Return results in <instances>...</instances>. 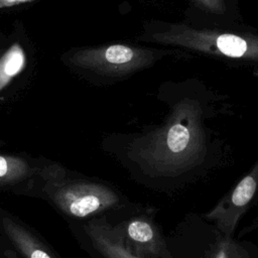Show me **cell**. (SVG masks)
Wrapping results in <instances>:
<instances>
[{
  "instance_id": "obj_1",
  "label": "cell",
  "mask_w": 258,
  "mask_h": 258,
  "mask_svg": "<svg viewBox=\"0 0 258 258\" xmlns=\"http://www.w3.org/2000/svg\"><path fill=\"white\" fill-rule=\"evenodd\" d=\"M205 113L196 99L175 102L159 126L129 140V164L149 179H174L197 170L205 164L211 145Z\"/></svg>"
},
{
  "instance_id": "obj_2",
  "label": "cell",
  "mask_w": 258,
  "mask_h": 258,
  "mask_svg": "<svg viewBox=\"0 0 258 258\" xmlns=\"http://www.w3.org/2000/svg\"><path fill=\"white\" fill-rule=\"evenodd\" d=\"M148 39L214 56L258 62V35L255 34L200 29L173 23L152 33Z\"/></svg>"
},
{
  "instance_id": "obj_3",
  "label": "cell",
  "mask_w": 258,
  "mask_h": 258,
  "mask_svg": "<svg viewBox=\"0 0 258 258\" xmlns=\"http://www.w3.org/2000/svg\"><path fill=\"white\" fill-rule=\"evenodd\" d=\"M173 258H258V247L223 235L209 220L188 218L165 238Z\"/></svg>"
},
{
  "instance_id": "obj_4",
  "label": "cell",
  "mask_w": 258,
  "mask_h": 258,
  "mask_svg": "<svg viewBox=\"0 0 258 258\" xmlns=\"http://www.w3.org/2000/svg\"><path fill=\"white\" fill-rule=\"evenodd\" d=\"M50 198L66 214L87 218L121 205L120 196L108 185L93 181L53 183Z\"/></svg>"
},
{
  "instance_id": "obj_5",
  "label": "cell",
  "mask_w": 258,
  "mask_h": 258,
  "mask_svg": "<svg viewBox=\"0 0 258 258\" xmlns=\"http://www.w3.org/2000/svg\"><path fill=\"white\" fill-rule=\"evenodd\" d=\"M155 58V52L145 47L110 44L79 51L74 62L103 75L126 76L148 68Z\"/></svg>"
},
{
  "instance_id": "obj_6",
  "label": "cell",
  "mask_w": 258,
  "mask_h": 258,
  "mask_svg": "<svg viewBox=\"0 0 258 258\" xmlns=\"http://www.w3.org/2000/svg\"><path fill=\"white\" fill-rule=\"evenodd\" d=\"M258 198V160L252 168L203 217L225 236L232 237L243 215Z\"/></svg>"
},
{
  "instance_id": "obj_7",
  "label": "cell",
  "mask_w": 258,
  "mask_h": 258,
  "mask_svg": "<svg viewBox=\"0 0 258 258\" xmlns=\"http://www.w3.org/2000/svg\"><path fill=\"white\" fill-rule=\"evenodd\" d=\"M126 245L142 258H173L149 214H135L115 226Z\"/></svg>"
},
{
  "instance_id": "obj_8",
  "label": "cell",
  "mask_w": 258,
  "mask_h": 258,
  "mask_svg": "<svg viewBox=\"0 0 258 258\" xmlns=\"http://www.w3.org/2000/svg\"><path fill=\"white\" fill-rule=\"evenodd\" d=\"M86 233L104 258H142L126 245L116 227L104 219L90 222Z\"/></svg>"
},
{
  "instance_id": "obj_9",
  "label": "cell",
  "mask_w": 258,
  "mask_h": 258,
  "mask_svg": "<svg viewBox=\"0 0 258 258\" xmlns=\"http://www.w3.org/2000/svg\"><path fill=\"white\" fill-rule=\"evenodd\" d=\"M2 227L9 240L25 258H55L36 237L9 217L2 218Z\"/></svg>"
},
{
  "instance_id": "obj_10",
  "label": "cell",
  "mask_w": 258,
  "mask_h": 258,
  "mask_svg": "<svg viewBox=\"0 0 258 258\" xmlns=\"http://www.w3.org/2000/svg\"><path fill=\"white\" fill-rule=\"evenodd\" d=\"M31 174L33 167L24 158L0 154V185L22 181Z\"/></svg>"
},
{
  "instance_id": "obj_11",
  "label": "cell",
  "mask_w": 258,
  "mask_h": 258,
  "mask_svg": "<svg viewBox=\"0 0 258 258\" xmlns=\"http://www.w3.org/2000/svg\"><path fill=\"white\" fill-rule=\"evenodd\" d=\"M23 66V50L18 44H14L0 60V91L22 70Z\"/></svg>"
},
{
  "instance_id": "obj_12",
  "label": "cell",
  "mask_w": 258,
  "mask_h": 258,
  "mask_svg": "<svg viewBox=\"0 0 258 258\" xmlns=\"http://www.w3.org/2000/svg\"><path fill=\"white\" fill-rule=\"evenodd\" d=\"M201 9L213 14H224L226 12V0H192Z\"/></svg>"
},
{
  "instance_id": "obj_13",
  "label": "cell",
  "mask_w": 258,
  "mask_h": 258,
  "mask_svg": "<svg viewBox=\"0 0 258 258\" xmlns=\"http://www.w3.org/2000/svg\"><path fill=\"white\" fill-rule=\"evenodd\" d=\"M28 1H32V0H0V7L12 6V5H15V4L28 2Z\"/></svg>"
},
{
  "instance_id": "obj_14",
  "label": "cell",
  "mask_w": 258,
  "mask_h": 258,
  "mask_svg": "<svg viewBox=\"0 0 258 258\" xmlns=\"http://www.w3.org/2000/svg\"><path fill=\"white\" fill-rule=\"evenodd\" d=\"M258 227V216L252 221V223L250 224V226L249 227H247V228H245L242 232H241V234H240V236H243V235H245L246 233H248V232H251V231H253L254 229H256Z\"/></svg>"
},
{
  "instance_id": "obj_15",
  "label": "cell",
  "mask_w": 258,
  "mask_h": 258,
  "mask_svg": "<svg viewBox=\"0 0 258 258\" xmlns=\"http://www.w3.org/2000/svg\"><path fill=\"white\" fill-rule=\"evenodd\" d=\"M4 257H5V258H17V257L14 255V253H13L12 251H10V250H8V251L5 252Z\"/></svg>"
}]
</instances>
